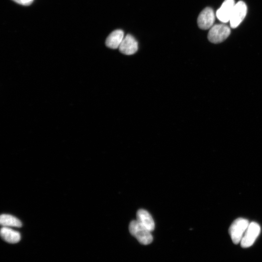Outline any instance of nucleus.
<instances>
[{"instance_id": "obj_1", "label": "nucleus", "mask_w": 262, "mask_h": 262, "mask_svg": "<svg viewBox=\"0 0 262 262\" xmlns=\"http://www.w3.org/2000/svg\"><path fill=\"white\" fill-rule=\"evenodd\" d=\"M131 234L137 239L139 243L147 245L153 241L151 231L140 223L137 220H132L129 225Z\"/></svg>"}, {"instance_id": "obj_2", "label": "nucleus", "mask_w": 262, "mask_h": 262, "mask_svg": "<svg viewBox=\"0 0 262 262\" xmlns=\"http://www.w3.org/2000/svg\"><path fill=\"white\" fill-rule=\"evenodd\" d=\"M249 224L248 221L243 218L235 219L231 224L229 228V233L234 244H238L241 242Z\"/></svg>"}, {"instance_id": "obj_3", "label": "nucleus", "mask_w": 262, "mask_h": 262, "mask_svg": "<svg viewBox=\"0 0 262 262\" xmlns=\"http://www.w3.org/2000/svg\"><path fill=\"white\" fill-rule=\"evenodd\" d=\"M230 33V28L224 24H216L210 29L208 39L212 43H219L226 40Z\"/></svg>"}, {"instance_id": "obj_4", "label": "nucleus", "mask_w": 262, "mask_h": 262, "mask_svg": "<svg viewBox=\"0 0 262 262\" xmlns=\"http://www.w3.org/2000/svg\"><path fill=\"white\" fill-rule=\"evenodd\" d=\"M260 231L261 228L257 223H250L240 242L241 246L243 248L251 246L259 235Z\"/></svg>"}, {"instance_id": "obj_5", "label": "nucleus", "mask_w": 262, "mask_h": 262, "mask_svg": "<svg viewBox=\"0 0 262 262\" xmlns=\"http://www.w3.org/2000/svg\"><path fill=\"white\" fill-rule=\"evenodd\" d=\"M247 13V6L243 1L235 3L230 20V26L232 28L237 27L245 17Z\"/></svg>"}, {"instance_id": "obj_6", "label": "nucleus", "mask_w": 262, "mask_h": 262, "mask_svg": "<svg viewBox=\"0 0 262 262\" xmlns=\"http://www.w3.org/2000/svg\"><path fill=\"white\" fill-rule=\"evenodd\" d=\"M214 20L213 10L210 7H206L199 14L197 20V25L201 29L207 30L213 26Z\"/></svg>"}, {"instance_id": "obj_7", "label": "nucleus", "mask_w": 262, "mask_h": 262, "mask_svg": "<svg viewBox=\"0 0 262 262\" xmlns=\"http://www.w3.org/2000/svg\"><path fill=\"white\" fill-rule=\"evenodd\" d=\"M235 4L234 0H225L216 12L217 18L223 23L229 21Z\"/></svg>"}, {"instance_id": "obj_8", "label": "nucleus", "mask_w": 262, "mask_h": 262, "mask_svg": "<svg viewBox=\"0 0 262 262\" xmlns=\"http://www.w3.org/2000/svg\"><path fill=\"white\" fill-rule=\"evenodd\" d=\"M138 42L131 34H127L124 36L119 47L120 52L125 55H132L138 50Z\"/></svg>"}, {"instance_id": "obj_9", "label": "nucleus", "mask_w": 262, "mask_h": 262, "mask_svg": "<svg viewBox=\"0 0 262 262\" xmlns=\"http://www.w3.org/2000/svg\"><path fill=\"white\" fill-rule=\"evenodd\" d=\"M124 37V32L120 29L113 31L107 37L105 44L107 47L116 49L119 48Z\"/></svg>"}, {"instance_id": "obj_10", "label": "nucleus", "mask_w": 262, "mask_h": 262, "mask_svg": "<svg viewBox=\"0 0 262 262\" xmlns=\"http://www.w3.org/2000/svg\"><path fill=\"white\" fill-rule=\"evenodd\" d=\"M136 220L151 232L155 228L154 222L151 215L145 210L140 209L137 211Z\"/></svg>"}, {"instance_id": "obj_11", "label": "nucleus", "mask_w": 262, "mask_h": 262, "mask_svg": "<svg viewBox=\"0 0 262 262\" xmlns=\"http://www.w3.org/2000/svg\"><path fill=\"white\" fill-rule=\"evenodd\" d=\"M0 235L4 241L11 244L18 243L21 238L19 232L6 227L1 228Z\"/></svg>"}, {"instance_id": "obj_12", "label": "nucleus", "mask_w": 262, "mask_h": 262, "mask_svg": "<svg viewBox=\"0 0 262 262\" xmlns=\"http://www.w3.org/2000/svg\"><path fill=\"white\" fill-rule=\"evenodd\" d=\"M0 223L3 227L20 228L22 226L21 221L16 217L6 214H2L0 217Z\"/></svg>"}, {"instance_id": "obj_13", "label": "nucleus", "mask_w": 262, "mask_h": 262, "mask_svg": "<svg viewBox=\"0 0 262 262\" xmlns=\"http://www.w3.org/2000/svg\"><path fill=\"white\" fill-rule=\"evenodd\" d=\"M15 2L25 6L29 5L32 3L33 0H13Z\"/></svg>"}]
</instances>
